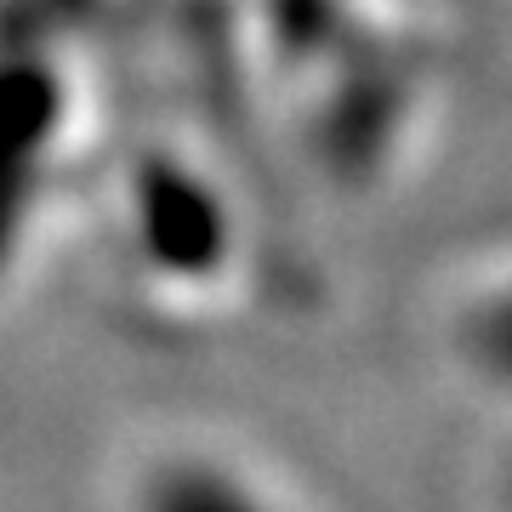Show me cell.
<instances>
[{"instance_id":"obj_1","label":"cell","mask_w":512,"mask_h":512,"mask_svg":"<svg viewBox=\"0 0 512 512\" xmlns=\"http://www.w3.org/2000/svg\"><path fill=\"white\" fill-rule=\"evenodd\" d=\"M137 512H279L251 478L217 456H165L143 478Z\"/></svg>"}]
</instances>
